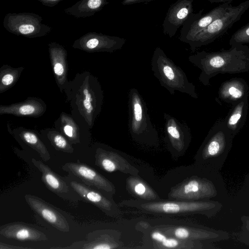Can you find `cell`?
<instances>
[{
    "label": "cell",
    "instance_id": "obj_1",
    "mask_svg": "<svg viewBox=\"0 0 249 249\" xmlns=\"http://www.w3.org/2000/svg\"><path fill=\"white\" fill-rule=\"evenodd\" d=\"M227 50L205 51L190 55L188 60L201 71L198 79L204 85L219 73H235L249 71V47L244 44L231 46Z\"/></svg>",
    "mask_w": 249,
    "mask_h": 249
},
{
    "label": "cell",
    "instance_id": "obj_2",
    "mask_svg": "<svg viewBox=\"0 0 249 249\" xmlns=\"http://www.w3.org/2000/svg\"><path fill=\"white\" fill-rule=\"evenodd\" d=\"M67 99L84 119L89 128L99 115L103 91L98 79L88 71L77 74L64 89Z\"/></svg>",
    "mask_w": 249,
    "mask_h": 249
},
{
    "label": "cell",
    "instance_id": "obj_3",
    "mask_svg": "<svg viewBox=\"0 0 249 249\" xmlns=\"http://www.w3.org/2000/svg\"><path fill=\"white\" fill-rule=\"evenodd\" d=\"M119 206L135 208L149 214L181 215L198 214L208 217L215 215L222 204L214 200L183 201L178 200L148 201L140 199L124 200Z\"/></svg>",
    "mask_w": 249,
    "mask_h": 249
},
{
    "label": "cell",
    "instance_id": "obj_4",
    "mask_svg": "<svg viewBox=\"0 0 249 249\" xmlns=\"http://www.w3.org/2000/svg\"><path fill=\"white\" fill-rule=\"evenodd\" d=\"M201 166L199 174L191 176L170 190L168 194L170 199L209 200L225 194V186L219 171Z\"/></svg>",
    "mask_w": 249,
    "mask_h": 249
},
{
    "label": "cell",
    "instance_id": "obj_5",
    "mask_svg": "<svg viewBox=\"0 0 249 249\" xmlns=\"http://www.w3.org/2000/svg\"><path fill=\"white\" fill-rule=\"evenodd\" d=\"M233 137L226 123L215 124L210 130L196 155V164L221 170L231 150Z\"/></svg>",
    "mask_w": 249,
    "mask_h": 249
},
{
    "label": "cell",
    "instance_id": "obj_6",
    "mask_svg": "<svg viewBox=\"0 0 249 249\" xmlns=\"http://www.w3.org/2000/svg\"><path fill=\"white\" fill-rule=\"evenodd\" d=\"M151 65L154 75L171 95L178 91L198 98L195 86L189 81L185 72L160 47L153 52Z\"/></svg>",
    "mask_w": 249,
    "mask_h": 249
},
{
    "label": "cell",
    "instance_id": "obj_7",
    "mask_svg": "<svg viewBox=\"0 0 249 249\" xmlns=\"http://www.w3.org/2000/svg\"><path fill=\"white\" fill-rule=\"evenodd\" d=\"M128 98V128L132 138L140 142H157L158 131L151 121L146 104L138 90L131 89Z\"/></svg>",
    "mask_w": 249,
    "mask_h": 249
},
{
    "label": "cell",
    "instance_id": "obj_8",
    "mask_svg": "<svg viewBox=\"0 0 249 249\" xmlns=\"http://www.w3.org/2000/svg\"><path fill=\"white\" fill-rule=\"evenodd\" d=\"M249 8V0L236 6L231 4L222 15L213 21L188 44L191 51L194 52L197 48L213 42L222 36L240 19Z\"/></svg>",
    "mask_w": 249,
    "mask_h": 249
},
{
    "label": "cell",
    "instance_id": "obj_9",
    "mask_svg": "<svg viewBox=\"0 0 249 249\" xmlns=\"http://www.w3.org/2000/svg\"><path fill=\"white\" fill-rule=\"evenodd\" d=\"M154 228L168 235L184 240L212 243L230 238L229 233L225 231L202 226L160 224Z\"/></svg>",
    "mask_w": 249,
    "mask_h": 249
},
{
    "label": "cell",
    "instance_id": "obj_10",
    "mask_svg": "<svg viewBox=\"0 0 249 249\" xmlns=\"http://www.w3.org/2000/svg\"><path fill=\"white\" fill-rule=\"evenodd\" d=\"M42 21L41 17L32 13H10L5 17L3 26L8 31L17 35L34 38L44 36L51 30Z\"/></svg>",
    "mask_w": 249,
    "mask_h": 249
},
{
    "label": "cell",
    "instance_id": "obj_11",
    "mask_svg": "<svg viewBox=\"0 0 249 249\" xmlns=\"http://www.w3.org/2000/svg\"><path fill=\"white\" fill-rule=\"evenodd\" d=\"M64 178L83 201L94 205L108 216L118 217L122 214L112 197L86 185L70 174Z\"/></svg>",
    "mask_w": 249,
    "mask_h": 249
},
{
    "label": "cell",
    "instance_id": "obj_12",
    "mask_svg": "<svg viewBox=\"0 0 249 249\" xmlns=\"http://www.w3.org/2000/svg\"><path fill=\"white\" fill-rule=\"evenodd\" d=\"M62 169L86 185L99 190L112 197L116 189L113 184L92 167L80 162H70L62 166Z\"/></svg>",
    "mask_w": 249,
    "mask_h": 249
},
{
    "label": "cell",
    "instance_id": "obj_13",
    "mask_svg": "<svg viewBox=\"0 0 249 249\" xmlns=\"http://www.w3.org/2000/svg\"><path fill=\"white\" fill-rule=\"evenodd\" d=\"M231 4V2L222 3L204 15H202L203 9L197 13H193L182 26L179 40L189 44L197 35L222 15Z\"/></svg>",
    "mask_w": 249,
    "mask_h": 249
},
{
    "label": "cell",
    "instance_id": "obj_14",
    "mask_svg": "<svg viewBox=\"0 0 249 249\" xmlns=\"http://www.w3.org/2000/svg\"><path fill=\"white\" fill-rule=\"evenodd\" d=\"M34 165L41 173V180L46 187L60 198L72 202L81 200L64 177H61L49 166L39 160L32 159Z\"/></svg>",
    "mask_w": 249,
    "mask_h": 249
},
{
    "label": "cell",
    "instance_id": "obj_15",
    "mask_svg": "<svg viewBox=\"0 0 249 249\" xmlns=\"http://www.w3.org/2000/svg\"><path fill=\"white\" fill-rule=\"evenodd\" d=\"M125 42V38L119 36L89 33L76 40L72 47L89 53H113L121 50Z\"/></svg>",
    "mask_w": 249,
    "mask_h": 249
},
{
    "label": "cell",
    "instance_id": "obj_16",
    "mask_svg": "<svg viewBox=\"0 0 249 249\" xmlns=\"http://www.w3.org/2000/svg\"><path fill=\"white\" fill-rule=\"evenodd\" d=\"M165 139L169 149L174 153H183L191 141V134L188 126L177 118L164 113Z\"/></svg>",
    "mask_w": 249,
    "mask_h": 249
},
{
    "label": "cell",
    "instance_id": "obj_17",
    "mask_svg": "<svg viewBox=\"0 0 249 249\" xmlns=\"http://www.w3.org/2000/svg\"><path fill=\"white\" fill-rule=\"evenodd\" d=\"M145 243L148 248L166 249H214L211 243L179 239L168 235L155 228L145 233Z\"/></svg>",
    "mask_w": 249,
    "mask_h": 249
},
{
    "label": "cell",
    "instance_id": "obj_18",
    "mask_svg": "<svg viewBox=\"0 0 249 249\" xmlns=\"http://www.w3.org/2000/svg\"><path fill=\"white\" fill-rule=\"evenodd\" d=\"M194 0H177L168 8L162 27L165 35L174 36L193 13Z\"/></svg>",
    "mask_w": 249,
    "mask_h": 249
},
{
    "label": "cell",
    "instance_id": "obj_19",
    "mask_svg": "<svg viewBox=\"0 0 249 249\" xmlns=\"http://www.w3.org/2000/svg\"><path fill=\"white\" fill-rule=\"evenodd\" d=\"M95 164L104 171L111 173L120 171L138 176L139 170L118 152L102 147L96 149Z\"/></svg>",
    "mask_w": 249,
    "mask_h": 249
},
{
    "label": "cell",
    "instance_id": "obj_20",
    "mask_svg": "<svg viewBox=\"0 0 249 249\" xmlns=\"http://www.w3.org/2000/svg\"><path fill=\"white\" fill-rule=\"evenodd\" d=\"M25 200L31 209L51 225L62 232H69V224L64 215L40 197L26 194Z\"/></svg>",
    "mask_w": 249,
    "mask_h": 249
},
{
    "label": "cell",
    "instance_id": "obj_21",
    "mask_svg": "<svg viewBox=\"0 0 249 249\" xmlns=\"http://www.w3.org/2000/svg\"><path fill=\"white\" fill-rule=\"evenodd\" d=\"M0 235L6 238L20 241H43L46 234L33 225L22 222H14L0 227Z\"/></svg>",
    "mask_w": 249,
    "mask_h": 249
},
{
    "label": "cell",
    "instance_id": "obj_22",
    "mask_svg": "<svg viewBox=\"0 0 249 249\" xmlns=\"http://www.w3.org/2000/svg\"><path fill=\"white\" fill-rule=\"evenodd\" d=\"M49 52L56 82L62 92L68 83L67 51L61 45L51 42L49 44Z\"/></svg>",
    "mask_w": 249,
    "mask_h": 249
},
{
    "label": "cell",
    "instance_id": "obj_23",
    "mask_svg": "<svg viewBox=\"0 0 249 249\" xmlns=\"http://www.w3.org/2000/svg\"><path fill=\"white\" fill-rule=\"evenodd\" d=\"M46 108V105L42 100L29 97L23 102L9 105H0V114L36 118L42 116Z\"/></svg>",
    "mask_w": 249,
    "mask_h": 249
},
{
    "label": "cell",
    "instance_id": "obj_24",
    "mask_svg": "<svg viewBox=\"0 0 249 249\" xmlns=\"http://www.w3.org/2000/svg\"><path fill=\"white\" fill-rule=\"evenodd\" d=\"M126 187L137 199L148 201L161 200L156 192L138 176L130 175L126 179Z\"/></svg>",
    "mask_w": 249,
    "mask_h": 249
},
{
    "label": "cell",
    "instance_id": "obj_25",
    "mask_svg": "<svg viewBox=\"0 0 249 249\" xmlns=\"http://www.w3.org/2000/svg\"><path fill=\"white\" fill-rule=\"evenodd\" d=\"M111 0H80L65 10L68 14L77 18L93 16L101 10Z\"/></svg>",
    "mask_w": 249,
    "mask_h": 249
},
{
    "label": "cell",
    "instance_id": "obj_26",
    "mask_svg": "<svg viewBox=\"0 0 249 249\" xmlns=\"http://www.w3.org/2000/svg\"><path fill=\"white\" fill-rule=\"evenodd\" d=\"M89 242H83V249H113L121 248L119 236L107 233H98V236Z\"/></svg>",
    "mask_w": 249,
    "mask_h": 249
},
{
    "label": "cell",
    "instance_id": "obj_27",
    "mask_svg": "<svg viewBox=\"0 0 249 249\" xmlns=\"http://www.w3.org/2000/svg\"><path fill=\"white\" fill-rule=\"evenodd\" d=\"M20 139L28 146L35 150L44 161L50 160L49 151L37 135L33 131L23 129L19 133Z\"/></svg>",
    "mask_w": 249,
    "mask_h": 249
},
{
    "label": "cell",
    "instance_id": "obj_28",
    "mask_svg": "<svg viewBox=\"0 0 249 249\" xmlns=\"http://www.w3.org/2000/svg\"><path fill=\"white\" fill-rule=\"evenodd\" d=\"M24 68H12L3 65L0 69V93L13 87L19 78Z\"/></svg>",
    "mask_w": 249,
    "mask_h": 249
},
{
    "label": "cell",
    "instance_id": "obj_29",
    "mask_svg": "<svg viewBox=\"0 0 249 249\" xmlns=\"http://www.w3.org/2000/svg\"><path fill=\"white\" fill-rule=\"evenodd\" d=\"M58 121L59 128L71 144L80 142L79 128L73 119L68 114L62 112Z\"/></svg>",
    "mask_w": 249,
    "mask_h": 249
},
{
    "label": "cell",
    "instance_id": "obj_30",
    "mask_svg": "<svg viewBox=\"0 0 249 249\" xmlns=\"http://www.w3.org/2000/svg\"><path fill=\"white\" fill-rule=\"evenodd\" d=\"M247 108V98H243L233 109L226 123L227 127L233 136L239 131L237 127L241 123L243 116Z\"/></svg>",
    "mask_w": 249,
    "mask_h": 249
},
{
    "label": "cell",
    "instance_id": "obj_31",
    "mask_svg": "<svg viewBox=\"0 0 249 249\" xmlns=\"http://www.w3.org/2000/svg\"><path fill=\"white\" fill-rule=\"evenodd\" d=\"M47 137L53 147L58 151L72 153L74 148L71 142L61 133L56 130L49 131Z\"/></svg>",
    "mask_w": 249,
    "mask_h": 249
},
{
    "label": "cell",
    "instance_id": "obj_32",
    "mask_svg": "<svg viewBox=\"0 0 249 249\" xmlns=\"http://www.w3.org/2000/svg\"><path fill=\"white\" fill-rule=\"evenodd\" d=\"M245 89L242 88L241 84L238 82H231L227 84L226 88L222 90V93L227 98H230L231 100L241 99L245 95Z\"/></svg>",
    "mask_w": 249,
    "mask_h": 249
},
{
    "label": "cell",
    "instance_id": "obj_33",
    "mask_svg": "<svg viewBox=\"0 0 249 249\" xmlns=\"http://www.w3.org/2000/svg\"><path fill=\"white\" fill-rule=\"evenodd\" d=\"M247 43L249 44V23L238 29L229 41L231 46Z\"/></svg>",
    "mask_w": 249,
    "mask_h": 249
},
{
    "label": "cell",
    "instance_id": "obj_34",
    "mask_svg": "<svg viewBox=\"0 0 249 249\" xmlns=\"http://www.w3.org/2000/svg\"><path fill=\"white\" fill-rule=\"evenodd\" d=\"M241 230L239 234V240L243 243L249 246V216H241Z\"/></svg>",
    "mask_w": 249,
    "mask_h": 249
},
{
    "label": "cell",
    "instance_id": "obj_35",
    "mask_svg": "<svg viewBox=\"0 0 249 249\" xmlns=\"http://www.w3.org/2000/svg\"><path fill=\"white\" fill-rule=\"evenodd\" d=\"M0 249H31L30 248L23 247L20 246H16L13 245H10L9 244H5L2 242H0Z\"/></svg>",
    "mask_w": 249,
    "mask_h": 249
},
{
    "label": "cell",
    "instance_id": "obj_36",
    "mask_svg": "<svg viewBox=\"0 0 249 249\" xmlns=\"http://www.w3.org/2000/svg\"><path fill=\"white\" fill-rule=\"evenodd\" d=\"M147 0H123L122 4L123 5H131L141 2H147Z\"/></svg>",
    "mask_w": 249,
    "mask_h": 249
},
{
    "label": "cell",
    "instance_id": "obj_37",
    "mask_svg": "<svg viewBox=\"0 0 249 249\" xmlns=\"http://www.w3.org/2000/svg\"><path fill=\"white\" fill-rule=\"evenodd\" d=\"M40 1L42 4L52 6L58 3L59 1L63 0H37Z\"/></svg>",
    "mask_w": 249,
    "mask_h": 249
},
{
    "label": "cell",
    "instance_id": "obj_38",
    "mask_svg": "<svg viewBox=\"0 0 249 249\" xmlns=\"http://www.w3.org/2000/svg\"><path fill=\"white\" fill-rule=\"evenodd\" d=\"M211 3H225L227 2H231L233 0H207Z\"/></svg>",
    "mask_w": 249,
    "mask_h": 249
},
{
    "label": "cell",
    "instance_id": "obj_39",
    "mask_svg": "<svg viewBox=\"0 0 249 249\" xmlns=\"http://www.w3.org/2000/svg\"><path fill=\"white\" fill-rule=\"evenodd\" d=\"M153 0H147V2H150V1H153Z\"/></svg>",
    "mask_w": 249,
    "mask_h": 249
}]
</instances>
